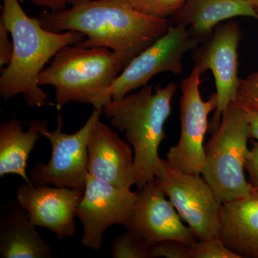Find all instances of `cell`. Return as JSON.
Returning <instances> with one entry per match:
<instances>
[{
	"label": "cell",
	"mask_w": 258,
	"mask_h": 258,
	"mask_svg": "<svg viewBox=\"0 0 258 258\" xmlns=\"http://www.w3.org/2000/svg\"><path fill=\"white\" fill-rule=\"evenodd\" d=\"M37 19L50 31L81 32L86 38L78 45L110 49L119 56L124 68L171 25L169 20L140 13L130 0H77L69 8L45 10Z\"/></svg>",
	"instance_id": "1"
},
{
	"label": "cell",
	"mask_w": 258,
	"mask_h": 258,
	"mask_svg": "<svg viewBox=\"0 0 258 258\" xmlns=\"http://www.w3.org/2000/svg\"><path fill=\"white\" fill-rule=\"evenodd\" d=\"M3 2L0 19L9 29L13 47L11 60L2 69L0 96L8 101L23 95L31 108L52 106L48 95L39 85V75L61 49L77 45L86 36L76 31L47 30L38 19L26 14L19 0Z\"/></svg>",
	"instance_id": "2"
},
{
	"label": "cell",
	"mask_w": 258,
	"mask_h": 258,
	"mask_svg": "<svg viewBox=\"0 0 258 258\" xmlns=\"http://www.w3.org/2000/svg\"><path fill=\"white\" fill-rule=\"evenodd\" d=\"M176 91L174 83L158 86L154 91L147 84L138 92L111 101L102 111L110 124L124 134L133 149L135 185L139 189L154 181L162 165L159 149L166 137L164 126Z\"/></svg>",
	"instance_id": "3"
},
{
	"label": "cell",
	"mask_w": 258,
	"mask_h": 258,
	"mask_svg": "<svg viewBox=\"0 0 258 258\" xmlns=\"http://www.w3.org/2000/svg\"><path fill=\"white\" fill-rule=\"evenodd\" d=\"M124 66L119 56L106 47L68 45L61 49L38 76L40 86L55 88L60 111L69 102L92 105L103 111L112 99V86Z\"/></svg>",
	"instance_id": "4"
},
{
	"label": "cell",
	"mask_w": 258,
	"mask_h": 258,
	"mask_svg": "<svg viewBox=\"0 0 258 258\" xmlns=\"http://www.w3.org/2000/svg\"><path fill=\"white\" fill-rule=\"evenodd\" d=\"M249 139L245 111L231 103L205 145L201 174L222 204L253 193L244 174Z\"/></svg>",
	"instance_id": "5"
},
{
	"label": "cell",
	"mask_w": 258,
	"mask_h": 258,
	"mask_svg": "<svg viewBox=\"0 0 258 258\" xmlns=\"http://www.w3.org/2000/svg\"><path fill=\"white\" fill-rule=\"evenodd\" d=\"M102 111L93 110L84 125L73 134L64 133L62 115L58 114L57 128L50 132L48 123L38 120L42 137L50 142L52 154L47 163L37 162L30 173L33 185L84 190L87 178L88 142L90 134Z\"/></svg>",
	"instance_id": "6"
},
{
	"label": "cell",
	"mask_w": 258,
	"mask_h": 258,
	"mask_svg": "<svg viewBox=\"0 0 258 258\" xmlns=\"http://www.w3.org/2000/svg\"><path fill=\"white\" fill-rule=\"evenodd\" d=\"M154 181L188 224L197 240L219 237L222 204L203 177L171 170L163 160Z\"/></svg>",
	"instance_id": "7"
},
{
	"label": "cell",
	"mask_w": 258,
	"mask_h": 258,
	"mask_svg": "<svg viewBox=\"0 0 258 258\" xmlns=\"http://www.w3.org/2000/svg\"><path fill=\"white\" fill-rule=\"evenodd\" d=\"M201 73L196 67L181 85V134L176 145L171 147L165 163L171 170L201 175L205 164L204 139L208 128V115L216 108V96L203 101L200 94Z\"/></svg>",
	"instance_id": "8"
},
{
	"label": "cell",
	"mask_w": 258,
	"mask_h": 258,
	"mask_svg": "<svg viewBox=\"0 0 258 258\" xmlns=\"http://www.w3.org/2000/svg\"><path fill=\"white\" fill-rule=\"evenodd\" d=\"M242 31L237 20L217 25L212 36L192 50L194 67L201 74L210 70L215 79L217 105L210 128L213 133L224 111L235 103L240 79L238 76V47Z\"/></svg>",
	"instance_id": "9"
},
{
	"label": "cell",
	"mask_w": 258,
	"mask_h": 258,
	"mask_svg": "<svg viewBox=\"0 0 258 258\" xmlns=\"http://www.w3.org/2000/svg\"><path fill=\"white\" fill-rule=\"evenodd\" d=\"M199 45L200 42L186 27L171 24L165 34L134 57L123 69L112 86V99H122L147 85L161 73L181 74L185 54Z\"/></svg>",
	"instance_id": "10"
},
{
	"label": "cell",
	"mask_w": 258,
	"mask_h": 258,
	"mask_svg": "<svg viewBox=\"0 0 258 258\" xmlns=\"http://www.w3.org/2000/svg\"><path fill=\"white\" fill-rule=\"evenodd\" d=\"M137 192L121 189L88 174L86 186L76 218L83 226L81 244L86 248L98 251L103 235L111 226L125 227L133 213Z\"/></svg>",
	"instance_id": "11"
},
{
	"label": "cell",
	"mask_w": 258,
	"mask_h": 258,
	"mask_svg": "<svg viewBox=\"0 0 258 258\" xmlns=\"http://www.w3.org/2000/svg\"><path fill=\"white\" fill-rule=\"evenodd\" d=\"M126 230L147 241L151 246L165 240H176L191 245L197 241L192 231L155 181L148 183L137 192L133 213Z\"/></svg>",
	"instance_id": "12"
},
{
	"label": "cell",
	"mask_w": 258,
	"mask_h": 258,
	"mask_svg": "<svg viewBox=\"0 0 258 258\" xmlns=\"http://www.w3.org/2000/svg\"><path fill=\"white\" fill-rule=\"evenodd\" d=\"M83 192L84 190L25 183L18 187L17 201L34 225L47 229L62 240L76 234V210Z\"/></svg>",
	"instance_id": "13"
},
{
	"label": "cell",
	"mask_w": 258,
	"mask_h": 258,
	"mask_svg": "<svg viewBox=\"0 0 258 258\" xmlns=\"http://www.w3.org/2000/svg\"><path fill=\"white\" fill-rule=\"evenodd\" d=\"M131 147L99 117L88 139V174L116 187L131 189L135 184L134 151Z\"/></svg>",
	"instance_id": "14"
},
{
	"label": "cell",
	"mask_w": 258,
	"mask_h": 258,
	"mask_svg": "<svg viewBox=\"0 0 258 258\" xmlns=\"http://www.w3.org/2000/svg\"><path fill=\"white\" fill-rule=\"evenodd\" d=\"M55 253L42 238L18 201L3 205L0 213V257L51 258Z\"/></svg>",
	"instance_id": "15"
},
{
	"label": "cell",
	"mask_w": 258,
	"mask_h": 258,
	"mask_svg": "<svg viewBox=\"0 0 258 258\" xmlns=\"http://www.w3.org/2000/svg\"><path fill=\"white\" fill-rule=\"evenodd\" d=\"M240 16L258 20L257 8L247 0H185L169 21L184 25L201 44L212 36L217 25Z\"/></svg>",
	"instance_id": "16"
},
{
	"label": "cell",
	"mask_w": 258,
	"mask_h": 258,
	"mask_svg": "<svg viewBox=\"0 0 258 258\" xmlns=\"http://www.w3.org/2000/svg\"><path fill=\"white\" fill-rule=\"evenodd\" d=\"M219 237L240 258H258L257 193L222 203Z\"/></svg>",
	"instance_id": "17"
},
{
	"label": "cell",
	"mask_w": 258,
	"mask_h": 258,
	"mask_svg": "<svg viewBox=\"0 0 258 258\" xmlns=\"http://www.w3.org/2000/svg\"><path fill=\"white\" fill-rule=\"evenodd\" d=\"M28 125V130H24L15 118L0 124V177L15 174L32 184L26 172L28 158L42 135L38 120Z\"/></svg>",
	"instance_id": "18"
},
{
	"label": "cell",
	"mask_w": 258,
	"mask_h": 258,
	"mask_svg": "<svg viewBox=\"0 0 258 258\" xmlns=\"http://www.w3.org/2000/svg\"><path fill=\"white\" fill-rule=\"evenodd\" d=\"M150 247L147 241L127 230L113 239L110 252L113 258H150Z\"/></svg>",
	"instance_id": "19"
},
{
	"label": "cell",
	"mask_w": 258,
	"mask_h": 258,
	"mask_svg": "<svg viewBox=\"0 0 258 258\" xmlns=\"http://www.w3.org/2000/svg\"><path fill=\"white\" fill-rule=\"evenodd\" d=\"M136 10L153 18L169 20L177 13L185 0H130Z\"/></svg>",
	"instance_id": "20"
},
{
	"label": "cell",
	"mask_w": 258,
	"mask_h": 258,
	"mask_svg": "<svg viewBox=\"0 0 258 258\" xmlns=\"http://www.w3.org/2000/svg\"><path fill=\"white\" fill-rule=\"evenodd\" d=\"M190 258H240L219 237L198 240L189 246Z\"/></svg>",
	"instance_id": "21"
},
{
	"label": "cell",
	"mask_w": 258,
	"mask_h": 258,
	"mask_svg": "<svg viewBox=\"0 0 258 258\" xmlns=\"http://www.w3.org/2000/svg\"><path fill=\"white\" fill-rule=\"evenodd\" d=\"M235 103L243 109L258 111V71L240 79Z\"/></svg>",
	"instance_id": "22"
},
{
	"label": "cell",
	"mask_w": 258,
	"mask_h": 258,
	"mask_svg": "<svg viewBox=\"0 0 258 258\" xmlns=\"http://www.w3.org/2000/svg\"><path fill=\"white\" fill-rule=\"evenodd\" d=\"M189 246L176 240H165L153 244L150 258H190Z\"/></svg>",
	"instance_id": "23"
},
{
	"label": "cell",
	"mask_w": 258,
	"mask_h": 258,
	"mask_svg": "<svg viewBox=\"0 0 258 258\" xmlns=\"http://www.w3.org/2000/svg\"><path fill=\"white\" fill-rule=\"evenodd\" d=\"M245 170L249 176L248 183L252 191L258 194V142L252 141L245 163Z\"/></svg>",
	"instance_id": "24"
},
{
	"label": "cell",
	"mask_w": 258,
	"mask_h": 258,
	"mask_svg": "<svg viewBox=\"0 0 258 258\" xmlns=\"http://www.w3.org/2000/svg\"><path fill=\"white\" fill-rule=\"evenodd\" d=\"M9 29L3 20L0 19V66H6L9 63L13 55V41Z\"/></svg>",
	"instance_id": "25"
},
{
	"label": "cell",
	"mask_w": 258,
	"mask_h": 258,
	"mask_svg": "<svg viewBox=\"0 0 258 258\" xmlns=\"http://www.w3.org/2000/svg\"><path fill=\"white\" fill-rule=\"evenodd\" d=\"M21 2H29L32 4L46 8L50 11L55 12L66 9L69 4H72L77 0H20Z\"/></svg>",
	"instance_id": "26"
},
{
	"label": "cell",
	"mask_w": 258,
	"mask_h": 258,
	"mask_svg": "<svg viewBox=\"0 0 258 258\" xmlns=\"http://www.w3.org/2000/svg\"><path fill=\"white\" fill-rule=\"evenodd\" d=\"M244 110L248 121L250 138L255 139L258 142V111Z\"/></svg>",
	"instance_id": "27"
},
{
	"label": "cell",
	"mask_w": 258,
	"mask_h": 258,
	"mask_svg": "<svg viewBox=\"0 0 258 258\" xmlns=\"http://www.w3.org/2000/svg\"><path fill=\"white\" fill-rule=\"evenodd\" d=\"M247 1H248L251 4L253 5L254 6L258 9V0H247Z\"/></svg>",
	"instance_id": "28"
},
{
	"label": "cell",
	"mask_w": 258,
	"mask_h": 258,
	"mask_svg": "<svg viewBox=\"0 0 258 258\" xmlns=\"http://www.w3.org/2000/svg\"><path fill=\"white\" fill-rule=\"evenodd\" d=\"M257 12H258V9H257Z\"/></svg>",
	"instance_id": "29"
}]
</instances>
